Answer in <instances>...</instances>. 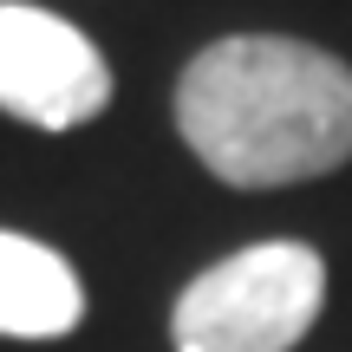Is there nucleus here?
<instances>
[{
  "label": "nucleus",
  "mask_w": 352,
  "mask_h": 352,
  "mask_svg": "<svg viewBox=\"0 0 352 352\" xmlns=\"http://www.w3.org/2000/svg\"><path fill=\"white\" fill-rule=\"evenodd\" d=\"M176 131L235 189H287L352 157V65L307 39L235 33L176 78Z\"/></svg>",
  "instance_id": "nucleus-1"
},
{
  "label": "nucleus",
  "mask_w": 352,
  "mask_h": 352,
  "mask_svg": "<svg viewBox=\"0 0 352 352\" xmlns=\"http://www.w3.org/2000/svg\"><path fill=\"white\" fill-rule=\"evenodd\" d=\"M327 307V261L307 241H254L202 267L170 314L176 352H294Z\"/></svg>",
  "instance_id": "nucleus-2"
},
{
  "label": "nucleus",
  "mask_w": 352,
  "mask_h": 352,
  "mask_svg": "<svg viewBox=\"0 0 352 352\" xmlns=\"http://www.w3.org/2000/svg\"><path fill=\"white\" fill-rule=\"evenodd\" d=\"M111 104V65L72 20L0 0V111L33 131H78Z\"/></svg>",
  "instance_id": "nucleus-3"
},
{
  "label": "nucleus",
  "mask_w": 352,
  "mask_h": 352,
  "mask_svg": "<svg viewBox=\"0 0 352 352\" xmlns=\"http://www.w3.org/2000/svg\"><path fill=\"white\" fill-rule=\"evenodd\" d=\"M85 320L72 261L46 241L0 228V340H65Z\"/></svg>",
  "instance_id": "nucleus-4"
}]
</instances>
